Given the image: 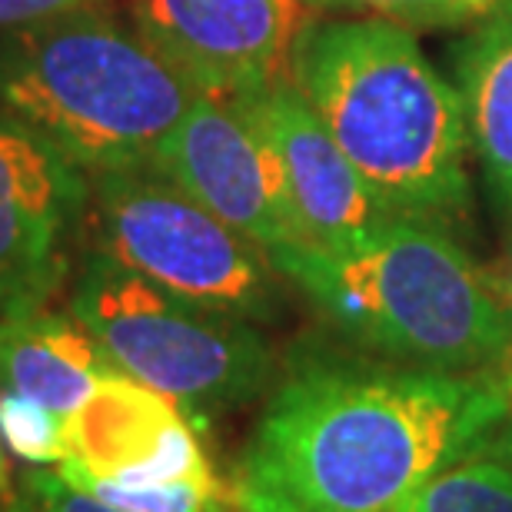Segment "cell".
Listing matches in <instances>:
<instances>
[{"label": "cell", "instance_id": "2e32d148", "mask_svg": "<svg viewBox=\"0 0 512 512\" xmlns=\"http://www.w3.org/2000/svg\"><path fill=\"white\" fill-rule=\"evenodd\" d=\"M4 512H120L100 503L87 489L74 486L57 469H30L20 486L7 496Z\"/></svg>", "mask_w": 512, "mask_h": 512}, {"label": "cell", "instance_id": "5b68a950", "mask_svg": "<svg viewBox=\"0 0 512 512\" xmlns=\"http://www.w3.org/2000/svg\"><path fill=\"white\" fill-rule=\"evenodd\" d=\"M70 316L117 373L173 399L197 426L250 403L273 380V353L250 320L183 300L107 253L84 263Z\"/></svg>", "mask_w": 512, "mask_h": 512}, {"label": "cell", "instance_id": "30bf717a", "mask_svg": "<svg viewBox=\"0 0 512 512\" xmlns=\"http://www.w3.org/2000/svg\"><path fill=\"white\" fill-rule=\"evenodd\" d=\"M84 207L87 180L74 160L20 124H0V316L47 303Z\"/></svg>", "mask_w": 512, "mask_h": 512}, {"label": "cell", "instance_id": "277c9868", "mask_svg": "<svg viewBox=\"0 0 512 512\" xmlns=\"http://www.w3.org/2000/svg\"><path fill=\"white\" fill-rule=\"evenodd\" d=\"M197 97L140 30L104 10L17 27L0 47V104L80 170L153 167Z\"/></svg>", "mask_w": 512, "mask_h": 512}, {"label": "cell", "instance_id": "6da1fadb", "mask_svg": "<svg viewBox=\"0 0 512 512\" xmlns=\"http://www.w3.org/2000/svg\"><path fill=\"white\" fill-rule=\"evenodd\" d=\"M503 423L499 373L306 353L273 386L223 489L247 512H393L493 449Z\"/></svg>", "mask_w": 512, "mask_h": 512}, {"label": "cell", "instance_id": "8992f818", "mask_svg": "<svg viewBox=\"0 0 512 512\" xmlns=\"http://www.w3.org/2000/svg\"><path fill=\"white\" fill-rule=\"evenodd\" d=\"M94 217L100 253L163 290L240 320L280 310L270 256L153 167L97 173Z\"/></svg>", "mask_w": 512, "mask_h": 512}, {"label": "cell", "instance_id": "52a82bcc", "mask_svg": "<svg viewBox=\"0 0 512 512\" xmlns=\"http://www.w3.org/2000/svg\"><path fill=\"white\" fill-rule=\"evenodd\" d=\"M137 30L200 94L243 97L293 74L300 0H133Z\"/></svg>", "mask_w": 512, "mask_h": 512}, {"label": "cell", "instance_id": "ffe728a7", "mask_svg": "<svg viewBox=\"0 0 512 512\" xmlns=\"http://www.w3.org/2000/svg\"><path fill=\"white\" fill-rule=\"evenodd\" d=\"M207 512H247V509H240L233 499L227 496V489H220L217 496L210 499V506H207Z\"/></svg>", "mask_w": 512, "mask_h": 512}, {"label": "cell", "instance_id": "8fae6325", "mask_svg": "<svg viewBox=\"0 0 512 512\" xmlns=\"http://www.w3.org/2000/svg\"><path fill=\"white\" fill-rule=\"evenodd\" d=\"M57 473L124 486H217L187 413L124 373H110L64 419V459Z\"/></svg>", "mask_w": 512, "mask_h": 512}, {"label": "cell", "instance_id": "9a60e30c", "mask_svg": "<svg viewBox=\"0 0 512 512\" xmlns=\"http://www.w3.org/2000/svg\"><path fill=\"white\" fill-rule=\"evenodd\" d=\"M0 446L7 456L34 466H60L64 459V416L0 389Z\"/></svg>", "mask_w": 512, "mask_h": 512}, {"label": "cell", "instance_id": "d6986e66", "mask_svg": "<svg viewBox=\"0 0 512 512\" xmlns=\"http://www.w3.org/2000/svg\"><path fill=\"white\" fill-rule=\"evenodd\" d=\"M499 383H503V389H506V423H503V429H499L493 449L496 453H503L512 463V343L503 356V363H499Z\"/></svg>", "mask_w": 512, "mask_h": 512}, {"label": "cell", "instance_id": "4fadbf2b", "mask_svg": "<svg viewBox=\"0 0 512 512\" xmlns=\"http://www.w3.org/2000/svg\"><path fill=\"white\" fill-rule=\"evenodd\" d=\"M459 84L469 140L496 200L512 213V0L466 40Z\"/></svg>", "mask_w": 512, "mask_h": 512}, {"label": "cell", "instance_id": "44dd1931", "mask_svg": "<svg viewBox=\"0 0 512 512\" xmlns=\"http://www.w3.org/2000/svg\"><path fill=\"white\" fill-rule=\"evenodd\" d=\"M10 496V469H7V453L0 446V499Z\"/></svg>", "mask_w": 512, "mask_h": 512}, {"label": "cell", "instance_id": "5bb4252c", "mask_svg": "<svg viewBox=\"0 0 512 512\" xmlns=\"http://www.w3.org/2000/svg\"><path fill=\"white\" fill-rule=\"evenodd\" d=\"M393 512H512V463L483 449L436 473Z\"/></svg>", "mask_w": 512, "mask_h": 512}, {"label": "cell", "instance_id": "7c38bea8", "mask_svg": "<svg viewBox=\"0 0 512 512\" xmlns=\"http://www.w3.org/2000/svg\"><path fill=\"white\" fill-rule=\"evenodd\" d=\"M114 363L74 316L37 310L0 320V389L57 416H74L107 380Z\"/></svg>", "mask_w": 512, "mask_h": 512}, {"label": "cell", "instance_id": "7a4b0ae2", "mask_svg": "<svg viewBox=\"0 0 512 512\" xmlns=\"http://www.w3.org/2000/svg\"><path fill=\"white\" fill-rule=\"evenodd\" d=\"M293 77L386 213L436 217L469 197L463 94L386 17L303 30Z\"/></svg>", "mask_w": 512, "mask_h": 512}, {"label": "cell", "instance_id": "ac0fdd59", "mask_svg": "<svg viewBox=\"0 0 512 512\" xmlns=\"http://www.w3.org/2000/svg\"><path fill=\"white\" fill-rule=\"evenodd\" d=\"M90 0H0V30H17L40 24V20L70 14L77 7H87Z\"/></svg>", "mask_w": 512, "mask_h": 512}, {"label": "cell", "instance_id": "9c48e42d", "mask_svg": "<svg viewBox=\"0 0 512 512\" xmlns=\"http://www.w3.org/2000/svg\"><path fill=\"white\" fill-rule=\"evenodd\" d=\"M237 100L273 157L296 247L343 250L393 217L346 160L296 80H280Z\"/></svg>", "mask_w": 512, "mask_h": 512}, {"label": "cell", "instance_id": "ba28073f", "mask_svg": "<svg viewBox=\"0 0 512 512\" xmlns=\"http://www.w3.org/2000/svg\"><path fill=\"white\" fill-rule=\"evenodd\" d=\"M153 170L253 240L270 263L296 247L273 157L237 97L200 94L193 100Z\"/></svg>", "mask_w": 512, "mask_h": 512}, {"label": "cell", "instance_id": "3957f363", "mask_svg": "<svg viewBox=\"0 0 512 512\" xmlns=\"http://www.w3.org/2000/svg\"><path fill=\"white\" fill-rule=\"evenodd\" d=\"M273 266L336 333L389 363L486 373L512 343V310L433 217L396 213L350 247H296Z\"/></svg>", "mask_w": 512, "mask_h": 512}, {"label": "cell", "instance_id": "e0dca14e", "mask_svg": "<svg viewBox=\"0 0 512 512\" xmlns=\"http://www.w3.org/2000/svg\"><path fill=\"white\" fill-rule=\"evenodd\" d=\"M330 4L370 7L386 20H409V24H453L493 10L499 0H330Z\"/></svg>", "mask_w": 512, "mask_h": 512}]
</instances>
